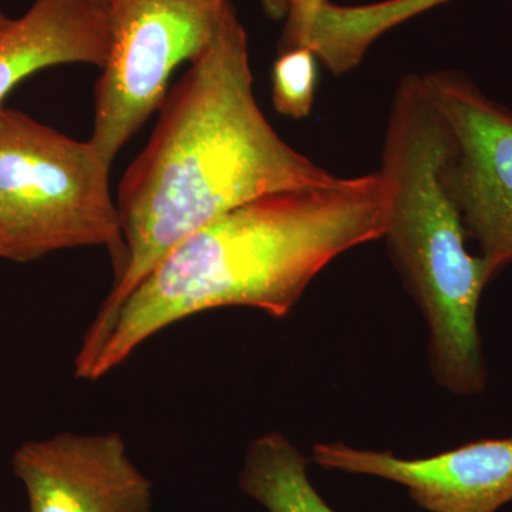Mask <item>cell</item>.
<instances>
[{
  "instance_id": "6da1fadb",
  "label": "cell",
  "mask_w": 512,
  "mask_h": 512,
  "mask_svg": "<svg viewBox=\"0 0 512 512\" xmlns=\"http://www.w3.org/2000/svg\"><path fill=\"white\" fill-rule=\"evenodd\" d=\"M158 113L147 146L121 178L123 258L84 339L99 335L188 235L272 192L338 180L282 140L259 109L247 32L229 0L210 45L168 90Z\"/></svg>"
},
{
  "instance_id": "7a4b0ae2",
  "label": "cell",
  "mask_w": 512,
  "mask_h": 512,
  "mask_svg": "<svg viewBox=\"0 0 512 512\" xmlns=\"http://www.w3.org/2000/svg\"><path fill=\"white\" fill-rule=\"evenodd\" d=\"M382 171L272 192L188 235L83 339L76 376L101 379L161 330L211 309L245 306L281 319L316 275L349 249L386 234Z\"/></svg>"
},
{
  "instance_id": "3957f363",
  "label": "cell",
  "mask_w": 512,
  "mask_h": 512,
  "mask_svg": "<svg viewBox=\"0 0 512 512\" xmlns=\"http://www.w3.org/2000/svg\"><path fill=\"white\" fill-rule=\"evenodd\" d=\"M447 148L446 126L423 79L404 77L384 137L380 171L390 185V210L383 238L429 326L434 379L466 397L487 386L478 306L494 276L466 247V229L441 174Z\"/></svg>"
},
{
  "instance_id": "277c9868",
  "label": "cell",
  "mask_w": 512,
  "mask_h": 512,
  "mask_svg": "<svg viewBox=\"0 0 512 512\" xmlns=\"http://www.w3.org/2000/svg\"><path fill=\"white\" fill-rule=\"evenodd\" d=\"M111 164L23 111L0 109V258L32 262L52 252L106 247L123 258Z\"/></svg>"
},
{
  "instance_id": "5b68a950",
  "label": "cell",
  "mask_w": 512,
  "mask_h": 512,
  "mask_svg": "<svg viewBox=\"0 0 512 512\" xmlns=\"http://www.w3.org/2000/svg\"><path fill=\"white\" fill-rule=\"evenodd\" d=\"M228 0H109L110 47L90 143L109 164L150 119L174 70L207 49Z\"/></svg>"
},
{
  "instance_id": "8992f818",
  "label": "cell",
  "mask_w": 512,
  "mask_h": 512,
  "mask_svg": "<svg viewBox=\"0 0 512 512\" xmlns=\"http://www.w3.org/2000/svg\"><path fill=\"white\" fill-rule=\"evenodd\" d=\"M446 126L443 181L493 276L512 265V111L468 77H421Z\"/></svg>"
},
{
  "instance_id": "52a82bcc",
  "label": "cell",
  "mask_w": 512,
  "mask_h": 512,
  "mask_svg": "<svg viewBox=\"0 0 512 512\" xmlns=\"http://www.w3.org/2000/svg\"><path fill=\"white\" fill-rule=\"evenodd\" d=\"M12 467L30 512H153V485L113 431L28 441Z\"/></svg>"
},
{
  "instance_id": "ba28073f",
  "label": "cell",
  "mask_w": 512,
  "mask_h": 512,
  "mask_svg": "<svg viewBox=\"0 0 512 512\" xmlns=\"http://www.w3.org/2000/svg\"><path fill=\"white\" fill-rule=\"evenodd\" d=\"M312 460L325 470L403 485L429 512H497L512 501V436L473 441L426 458L319 443Z\"/></svg>"
},
{
  "instance_id": "9c48e42d",
  "label": "cell",
  "mask_w": 512,
  "mask_h": 512,
  "mask_svg": "<svg viewBox=\"0 0 512 512\" xmlns=\"http://www.w3.org/2000/svg\"><path fill=\"white\" fill-rule=\"evenodd\" d=\"M109 47V12L100 0H35L0 32V109L32 74L70 63L103 67Z\"/></svg>"
},
{
  "instance_id": "30bf717a",
  "label": "cell",
  "mask_w": 512,
  "mask_h": 512,
  "mask_svg": "<svg viewBox=\"0 0 512 512\" xmlns=\"http://www.w3.org/2000/svg\"><path fill=\"white\" fill-rule=\"evenodd\" d=\"M239 488L268 512H338L313 487L306 457L278 431L249 444Z\"/></svg>"
},
{
  "instance_id": "8fae6325",
  "label": "cell",
  "mask_w": 512,
  "mask_h": 512,
  "mask_svg": "<svg viewBox=\"0 0 512 512\" xmlns=\"http://www.w3.org/2000/svg\"><path fill=\"white\" fill-rule=\"evenodd\" d=\"M315 53L308 47L282 50L272 70V103L276 111L291 119L311 114L318 82Z\"/></svg>"
},
{
  "instance_id": "7c38bea8",
  "label": "cell",
  "mask_w": 512,
  "mask_h": 512,
  "mask_svg": "<svg viewBox=\"0 0 512 512\" xmlns=\"http://www.w3.org/2000/svg\"><path fill=\"white\" fill-rule=\"evenodd\" d=\"M448 0H383L362 6H345L339 25L346 42L360 52L369 50L383 33Z\"/></svg>"
},
{
  "instance_id": "4fadbf2b",
  "label": "cell",
  "mask_w": 512,
  "mask_h": 512,
  "mask_svg": "<svg viewBox=\"0 0 512 512\" xmlns=\"http://www.w3.org/2000/svg\"><path fill=\"white\" fill-rule=\"evenodd\" d=\"M326 2L328 0H291L288 15H286L284 36H282V50L305 45L313 19L320 6Z\"/></svg>"
},
{
  "instance_id": "5bb4252c",
  "label": "cell",
  "mask_w": 512,
  "mask_h": 512,
  "mask_svg": "<svg viewBox=\"0 0 512 512\" xmlns=\"http://www.w3.org/2000/svg\"><path fill=\"white\" fill-rule=\"evenodd\" d=\"M262 6H264V10L266 15L269 16L272 20H282L286 19V15L289 12V5H291V0H261Z\"/></svg>"
},
{
  "instance_id": "9a60e30c",
  "label": "cell",
  "mask_w": 512,
  "mask_h": 512,
  "mask_svg": "<svg viewBox=\"0 0 512 512\" xmlns=\"http://www.w3.org/2000/svg\"><path fill=\"white\" fill-rule=\"evenodd\" d=\"M10 22H12V19L6 18V16L3 15L2 10H0V32H2Z\"/></svg>"
},
{
  "instance_id": "2e32d148",
  "label": "cell",
  "mask_w": 512,
  "mask_h": 512,
  "mask_svg": "<svg viewBox=\"0 0 512 512\" xmlns=\"http://www.w3.org/2000/svg\"><path fill=\"white\" fill-rule=\"evenodd\" d=\"M101 3H104V5L107 6V3H109V0H100Z\"/></svg>"
}]
</instances>
